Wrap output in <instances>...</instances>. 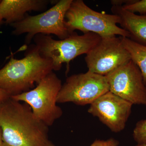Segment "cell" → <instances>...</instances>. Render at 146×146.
<instances>
[{
  "instance_id": "1",
  "label": "cell",
  "mask_w": 146,
  "mask_h": 146,
  "mask_svg": "<svg viewBox=\"0 0 146 146\" xmlns=\"http://www.w3.org/2000/svg\"><path fill=\"white\" fill-rule=\"evenodd\" d=\"M0 126L4 146H56L49 137V127L31 107L11 97L0 104Z\"/></svg>"
},
{
  "instance_id": "2",
  "label": "cell",
  "mask_w": 146,
  "mask_h": 146,
  "mask_svg": "<svg viewBox=\"0 0 146 146\" xmlns=\"http://www.w3.org/2000/svg\"><path fill=\"white\" fill-rule=\"evenodd\" d=\"M53 70L52 62L43 57L36 45L30 47L23 58L11 56L0 69V88L10 96L27 92Z\"/></svg>"
},
{
  "instance_id": "3",
  "label": "cell",
  "mask_w": 146,
  "mask_h": 146,
  "mask_svg": "<svg viewBox=\"0 0 146 146\" xmlns=\"http://www.w3.org/2000/svg\"><path fill=\"white\" fill-rule=\"evenodd\" d=\"M102 37L93 33L78 35L74 32L64 39L55 40L50 35H36L33 39L43 57L52 62L53 70L58 71L63 63L67 64L68 72L71 60L80 55L87 54L100 42Z\"/></svg>"
},
{
  "instance_id": "4",
  "label": "cell",
  "mask_w": 146,
  "mask_h": 146,
  "mask_svg": "<svg viewBox=\"0 0 146 146\" xmlns=\"http://www.w3.org/2000/svg\"><path fill=\"white\" fill-rule=\"evenodd\" d=\"M120 23L117 15L94 10L82 0H72L65 16V26L70 34L78 30L84 34L96 33L102 38L117 35L130 38L128 32L118 26Z\"/></svg>"
},
{
  "instance_id": "5",
  "label": "cell",
  "mask_w": 146,
  "mask_h": 146,
  "mask_svg": "<svg viewBox=\"0 0 146 146\" xmlns=\"http://www.w3.org/2000/svg\"><path fill=\"white\" fill-rule=\"evenodd\" d=\"M62 85L61 80L52 72L34 89L10 97L28 104L38 120L48 127L51 126L63 115L62 109L56 104Z\"/></svg>"
},
{
  "instance_id": "6",
  "label": "cell",
  "mask_w": 146,
  "mask_h": 146,
  "mask_svg": "<svg viewBox=\"0 0 146 146\" xmlns=\"http://www.w3.org/2000/svg\"><path fill=\"white\" fill-rule=\"evenodd\" d=\"M72 0H60L52 7L35 16L26 15L23 20L11 24L12 34L19 35L27 33L25 42L29 44L37 34L56 35L60 39L70 36L65 25V16Z\"/></svg>"
},
{
  "instance_id": "7",
  "label": "cell",
  "mask_w": 146,
  "mask_h": 146,
  "mask_svg": "<svg viewBox=\"0 0 146 146\" xmlns=\"http://www.w3.org/2000/svg\"><path fill=\"white\" fill-rule=\"evenodd\" d=\"M109 91V84L105 76L88 71L73 75L66 79L58 95L57 103L90 105Z\"/></svg>"
},
{
  "instance_id": "8",
  "label": "cell",
  "mask_w": 146,
  "mask_h": 146,
  "mask_svg": "<svg viewBox=\"0 0 146 146\" xmlns=\"http://www.w3.org/2000/svg\"><path fill=\"white\" fill-rule=\"evenodd\" d=\"M109 91L132 104H145L146 86L140 69L131 60L105 76Z\"/></svg>"
},
{
  "instance_id": "9",
  "label": "cell",
  "mask_w": 146,
  "mask_h": 146,
  "mask_svg": "<svg viewBox=\"0 0 146 146\" xmlns=\"http://www.w3.org/2000/svg\"><path fill=\"white\" fill-rule=\"evenodd\" d=\"M131 60L120 37L102 38L85 57L88 71L106 76Z\"/></svg>"
},
{
  "instance_id": "10",
  "label": "cell",
  "mask_w": 146,
  "mask_h": 146,
  "mask_svg": "<svg viewBox=\"0 0 146 146\" xmlns=\"http://www.w3.org/2000/svg\"><path fill=\"white\" fill-rule=\"evenodd\" d=\"M132 105L109 91L90 104L88 112L98 118L112 132L119 133L125 127Z\"/></svg>"
},
{
  "instance_id": "11",
  "label": "cell",
  "mask_w": 146,
  "mask_h": 146,
  "mask_svg": "<svg viewBox=\"0 0 146 146\" xmlns=\"http://www.w3.org/2000/svg\"><path fill=\"white\" fill-rule=\"evenodd\" d=\"M50 2L47 0H3L0 2V19L11 25L23 20L27 12L44 10Z\"/></svg>"
},
{
  "instance_id": "12",
  "label": "cell",
  "mask_w": 146,
  "mask_h": 146,
  "mask_svg": "<svg viewBox=\"0 0 146 146\" xmlns=\"http://www.w3.org/2000/svg\"><path fill=\"white\" fill-rule=\"evenodd\" d=\"M111 11L119 17L121 28L128 32L130 39L146 45V15H137L121 6H112Z\"/></svg>"
},
{
  "instance_id": "13",
  "label": "cell",
  "mask_w": 146,
  "mask_h": 146,
  "mask_svg": "<svg viewBox=\"0 0 146 146\" xmlns=\"http://www.w3.org/2000/svg\"><path fill=\"white\" fill-rule=\"evenodd\" d=\"M124 48L129 54L131 60L140 69L146 86V45L130 38L120 36Z\"/></svg>"
},
{
  "instance_id": "14",
  "label": "cell",
  "mask_w": 146,
  "mask_h": 146,
  "mask_svg": "<svg viewBox=\"0 0 146 146\" xmlns=\"http://www.w3.org/2000/svg\"><path fill=\"white\" fill-rule=\"evenodd\" d=\"M133 137L137 145H146V119L141 120L136 123Z\"/></svg>"
},
{
  "instance_id": "15",
  "label": "cell",
  "mask_w": 146,
  "mask_h": 146,
  "mask_svg": "<svg viewBox=\"0 0 146 146\" xmlns=\"http://www.w3.org/2000/svg\"><path fill=\"white\" fill-rule=\"evenodd\" d=\"M125 10L133 13H146V0L135 1L134 2L123 6Z\"/></svg>"
},
{
  "instance_id": "16",
  "label": "cell",
  "mask_w": 146,
  "mask_h": 146,
  "mask_svg": "<svg viewBox=\"0 0 146 146\" xmlns=\"http://www.w3.org/2000/svg\"><path fill=\"white\" fill-rule=\"evenodd\" d=\"M119 142L113 138H110L106 140H96L90 146H118Z\"/></svg>"
},
{
  "instance_id": "17",
  "label": "cell",
  "mask_w": 146,
  "mask_h": 146,
  "mask_svg": "<svg viewBox=\"0 0 146 146\" xmlns=\"http://www.w3.org/2000/svg\"><path fill=\"white\" fill-rule=\"evenodd\" d=\"M134 0H111L110 1L112 6H123L125 5L133 3L135 1Z\"/></svg>"
},
{
  "instance_id": "18",
  "label": "cell",
  "mask_w": 146,
  "mask_h": 146,
  "mask_svg": "<svg viewBox=\"0 0 146 146\" xmlns=\"http://www.w3.org/2000/svg\"><path fill=\"white\" fill-rule=\"evenodd\" d=\"M10 96L5 91L0 88V104L10 98Z\"/></svg>"
},
{
  "instance_id": "19",
  "label": "cell",
  "mask_w": 146,
  "mask_h": 146,
  "mask_svg": "<svg viewBox=\"0 0 146 146\" xmlns=\"http://www.w3.org/2000/svg\"><path fill=\"white\" fill-rule=\"evenodd\" d=\"M0 146H4L3 140L2 131L1 126H0Z\"/></svg>"
},
{
  "instance_id": "20",
  "label": "cell",
  "mask_w": 146,
  "mask_h": 146,
  "mask_svg": "<svg viewBox=\"0 0 146 146\" xmlns=\"http://www.w3.org/2000/svg\"><path fill=\"white\" fill-rule=\"evenodd\" d=\"M3 21H2L1 20V19H0V25H2V24H3Z\"/></svg>"
},
{
  "instance_id": "21",
  "label": "cell",
  "mask_w": 146,
  "mask_h": 146,
  "mask_svg": "<svg viewBox=\"0 0 146 146\" xmlns=\"http://www.w3.org/2000/svg\"><path fill=\"white\" fill-rule=\"evenodd\" d=\"M136 146H146V145H136Z\"/></svg>"
},
{
  "instance_id": "22",
  "label": "cell",
  "mask_w": 146,
  "mask_h": 146,
  "mask_svg": "<svg viewBox=\"0 0 146 146\" xmlns=\"http://www.w3.org/2000/svg\"><path fill=\"white\" fill-rule=\"evenodd\" d=\"M145 105L146 106V104H145Z\"/></svg>"
}]
</instances>
